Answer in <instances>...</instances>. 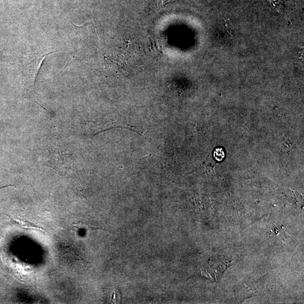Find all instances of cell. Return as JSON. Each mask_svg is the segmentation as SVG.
Wrapping results in <instances>:
<instances>
[{
  "instance_id": "obj_1",
  "label": "cell",
  "mask_w": 304,
  "mask_h": 304,
  "mask_svg": "<svg viewBox=\"0 0 304 304\" xmlns=\"http://www.w3.org/2000/svg\"><path fill=\"white\" fill-rule=\"evenodd\" d=\"M6 215L10 217V219L13 220V222H15V224H18L19 226L24 228V229H34L42 231H45L42 227L36 225V224L28 222V221H26L25 220H22V219H13L11 216L7 215Z\"/></svg>"
},
{
  "instance_id": "obj_2",
  "label": "cell",
  "mask_w": 304,
  "mask_h": 304,
  "mask_svg": "<svg viewBox=\"0 0 304 304\" xmlns=\"http://www.w3.org/2000/svg\"><path fill=\"white\" fill-rule=\"evenodd\" d=\"M46 55H41V56L35 58V60H33L34 62L30 64H28L29 67L28 68H26V71H30V73L34 74V77H36L38 72L39 71L41 65L42 64V62L44 60L45 57H46L45 56H46Z\"/></svg>"
},
{
  "instance_id": "obj_3",
  "label": "cell",
  "mask_w": 304,
  "mask_h": 304,
  "mask_svg": "<svg viewBox=\"0 0 304 304\" xmlns=\"http://www.w3.org/2000/svg\"><path fill=\"white\" fill-rule=\"evenodd\" d=\"M213 157L217 161H222L225 158V152L222 148H217L213 152Z\"/></svg>"
},
{
  "instance_id": "obj_4",
  "label": "cell",
  "mask_w": 304,
  "mask_h": 304,
  "mask_svg": "<svg viewBox=\"0 0 304 304\" xmlns=\"http://www.w3.org/2000/svg\"><path fill=\"white\" fill-rule=\"evenodd\" d=\"M271 3L273 7L276 9H279L281 8L282 1L281 0H268Z\"/></svg>"
}]
</instances>
